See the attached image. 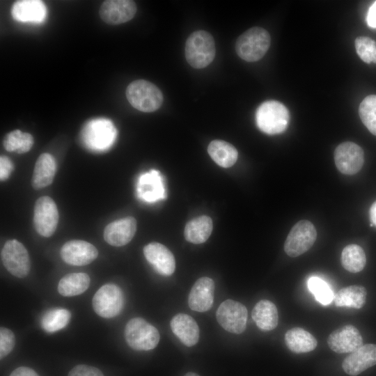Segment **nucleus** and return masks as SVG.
<instances>
[{"mask_svg":"<svg viewBox=\"0 0 376 376\" xmlns=\"http://www.w3.org/2000/svg\"><path fill=\"white\" fill-rule=\"evenodd\" d=\"M215 52L214 40L206 31H194L187 39L185 55L188 63L194 68L207 67L214 60Z\"/></svg>","mask_w":376,"mask_h":376,"instance_id":"nucleus-1","label":"nucleus"},{"mask_svg":"<svg viewBox=\"0 0 376 376\" xmlns=\"http://www.w3.org/2000/svg\"><path fill=\"white\" fill-rule=\"evenodd\" d=\"M256 122L258 128L265 134L270 135L281 134L288 126L290 113L281 102L267 100L257 109Z\"/></svg>","mask_w":376,"mask_h":376,"instance_id":"nucleus-2","label":"nucleus"},{"mask_svg":"<svg viewBox=\"0 0 376 376\" xmlns=\"http://www.w3.org/2000/svg\"><path fill=\"white\" fill-rule=\"evenodd\" d=\"M125 95L134 108L147 113L159 109L164 100L160 89L152 82L144 79L131 82L126 88Z\"/></svg>","mask_w":376,"mask_h":376,"instance_id":"nucleus-3","label":"nucleus"},{"mask_svg":"<svg viewBox=\"0 0 376 376\" xmlns=\"http://www.w3.org/2000/svg\"><path fill=\"white\" fill-rule=\"evenodd\" d=\"M270 42L268 31L262 27L254 26L239 36L235 42V51L242 59L255 62L265 56Z\"/></svg>","mask_w":376,"mask_h":376,"instance_id":"nucleus-4","label":"nucleus"},{"mask_svg":"<svg viewBox=\"0 0 376 376\" xmlns=\"http://www.w3.org/2000/svg\"><path fill=\"white\" fill-rule=\"evenodd\" d=\"M124 334L128 345L139 351L154 349L160 338L157 328L141 318L130 320L125 325Z\"/></svg>","mask_w":376,"mask_h":376,"instance_id":"nucleus-5","label":"nucleus"},{"mask_svg":"<svg viewBox=\"0 0 376 376\" xmlns=\"http://www.w3.org/2000/svg\"><path fill=\"white\" fill-rule=\"evenodd\" d=\"M81 136L88 148L102 151L108 149L113 143L116 136V129L108 119H93L84 127Z\"/></svg>","mask_w":376,"mask_h":376,"instance_id":"nucleus-6","label":"nucleus"},{"mask_svg":"<svg viewBox=\"0 0 376 376\" xmlns=\"http://www.w3.org/2000/svg\"><path fill=\"white\" fill-rule=\"evenodd\" d=\"M94 311L104 318L117 316L124 305L123 294L115 284L107 283L100 287L92 299Z\"/></svg>","mask_w":376,"mask_h":376,"instance_id":"nucleus-7","label":"nucleus"},{"mask_svg":"<svg viewBox=\"0 0 376 376\" xmlns=\"http://www.w3.org/2000/svg\"><path fill=\"white\" fill-rule=\"evenodd\" d=\"M1 258L6 269L17 278L26 277L31 269L29 254L18 240H8L1 251Z\"/></svg>","mask_w":376,"mask_h":376,"instance_id":"nucleus-8","label":"nucleus"},{"mask_svg":"<svg viewBox=\"0 0 376 376\" xmlns=\"http://www.w3.org/2000/svg\"><path fill=\"white\" fill-rule=\"evenodd\" d=\"M316 238L314 225L308 220H301L289 232L284 243V251L290 257H297L307 251Z\"/></svg>","mask_w":376,"mask_h":376,"instance_id":"nucleus-9","label":"nucleus"},{"mask_svg":"<svg viewBox=\"0 0 376 376\" xmlns=\"http://www.w3.org/2000/svg\"><path fill=\"white\" fill-rule=\"evenodd\" d=\"M248 312L239 301L227 299L219 306L216 318L219 324L228 332L240 334L246 329Z\"/></svg>","mask_w":376,"mask_h":376,"instance_id":"nucleus-10","label":"nucleus"},{"mask_svg":"<svg viewBox=\"0 0 376 376\" xmlns=\"http://www.w3.org/2000/svg\"><path fill=\"white\" fill-rule=\"evenodd\" d=\"M58 219L56 204L51 197L42 196L36 201L33 224L38 234L45 237L52 236L57 228Z\"/></svg>","mask_w":376,"mask_h":376,"instance_id":"nucleus-11","label":"nucleus"},{"mask_svg":"<svg viewBox=\"0 0 376 376\" xmlns=\"http://www.w3.org/2000/svg\"><path fill=\"white\" fill-rule=\"evenodd\" d=\"M334 162L340 173L345 175H354L363 166L364 162L363 150L354 142H343L335 149Z\"/></svg>","mask_w":376,"mask_h":376,"instance_id":"nucleus-12","label":"nucleus"},{"mask_svg":"<svg viewBox=\"0 0 376 376\" xmlns=\"http://www.w3.org/2000/svg\"><path fill=\"white\" fill-rule=\"evenodd\" d=\"M63 260L68 265L84 266L91 263L98 256V251L92 244L80 240L65 242L60 251Z\"/></svg>","mask_w":376,"mask_h":376,"instance_id":"nucleus-13","label":"nucleus"},{"mask_svg":"<svg viewBox=\"0 0 376 376\" xmlns=\"http://www.w3.org/2000/svg\"><path fill=\"white\" fill-rule=\"evenodd\" d=\"M136 10V5L134 1L107 0L102 3L99 14L105 23L116 25L131 20Z\"/></svg>","mask_w":376,"mask_h":376,"instance_id":"nucleus-14","label":"nucleus"},{"mask_svg":"<svg viewBox=\"0 0 376 376\" xmlns=\"http://www.w3.org/2000/svg\"><path fill=\"white\" fill-rule=\"evenodd\" d=\"M327 343L329 348L336 353L353 352L363 345V338L354 326L347 324L332 331Z\"/></svg>","mask_w":376,"mask_h":376,"instance_id":"nucleus-15","label":"nucleus"},{"mask_svg":"<svg viewBox=\"0 0 376 376\" xmlns=\"http://www.w3.org/2000/svg\"><path fill=\"white\" fill-rule=\"evenodd\" d=\"M137 196L141 200L154 203L166 198V189L162 175L157 170L140 175L136 185Z\"/></svg>","mask_w":376,"mask_h":376,"instance_id":"nucleus-16","label":"nucleus"},{"mask_svg":"<svg viewBox=\"0 0 376 376\" xmlns=\"http://www.w3.org/2000/svg\"><path fill=\"white\" fill-rule=\"evenodd\" d=\"M147 261L157 272L163 276L171 275L175 269V260L172 252L159 242H150L143 248Z\"/></svg>","mask_w":376,"mask_h":376,"instance_id":"nucleus-17","label":"nucleus"},{"mask_svg":"<svg viewBox=\"0 0 376 376\" xmlns=\"http://www.w3.org/2000/svg\"><path fill=\"white\" fill-rule=\"evenodd\" d=\"M136 231V219L132 217H127L109 224L104 230L103 236L109 244L122 246L132 240Z\"/></svg>","mask_w":376,"mask_h":376,"instance_id":"nucleus-18","label":"nucleus"},{"mask_svg":"<svg viewBox=\"0 0 376 376\" xmlns=\"http://www.w3.org/2000/svg\"><path fill=\"white\" fill-rule=\"evenodd\" d=\"M376 364V345L366 344L351 352L342 363L343 370L349 375L357 376Z\"/></svg>","mask_w":376,"mask_h":376,"instance_id":"nucleus-19","label":"nucleus"},{"mask_svg":"<svg viewBox=\"0 0 376 376\" xmlns=\"http://www.w3.org/2000/svg\"><path fill=\"white\" fill-rule=\"evenodd\" d=\"M214 282L209 277L198 279L188 297L189 308L195 311L205 312L211 308L214 296Z\"/></svg>","mask_w":376,"mask_h":376,"instance_id":"nucleus-20","label":"nucleus"},{"mask_svg":"<svg viewBox=\"0 0 376 376\" xmlns=\"http://www.w3.org/2000/svg\"><path fill=\"white\" fill-rule=\"evenodd\" d=\"M11 13L18 22L39 24L47 17V8L39 0H19L13 3Z\"/></svg>","mask_w":376,"mask_h":376,"instance_id":"nucleus-21","label":"nucleus"},{"mask_svg":"<svg viewBox=\"0 0 376 376\" xmlns=\"http://www.w3.org/2000/svg\"><path fill=\"white\" fill-rule=\"evenodd\" d=\"M173 333L186 346L191 347L199 340V328L195 320L189 315L178 313L170 322Z\"/></svg>","mask_w":376,"mask_h":376,"instance_id":"nucleus-22","label":"nucleus"},{"mask_svg":"<svg viewBox=\"0 0 376 376\" xmlns=\"http://www.w3.org/2000/svg\"><path fill=\"white\" fill-rule=\"evenodd\" d=\"M56 171L54 158L49 153L41 154L35 164L31 185L36 189L45 188L53 182Z\"/></svg>","mask_w":376,"mask_h":376,"instance_id":"nucleus-23","label":"nucleus"},{"mask_svg":"<svg viewBox=\"0 0 376 376\" xmlns=\"http://www.w3.org/2000/svg\"><path fill=\"white\" fill-rule=\"evenodd\" d=\"M251 317L258 327L263 331L273 330L278 325V310L269 300L259 301L252 310Z\"/></svg>","mask_w":376,"mask_h":376,"instance_id":"nucleus-24","label":"nucleus"},{"mask_svg":"<svg viewBox=\"0 0 376 376\" xmlns=\"http://www.w3.org/2000/svg\"><path fill=\"white\" fill-rule=\"evenodd\" d=\"M285 343L290 351L297 354L313 351L318 345L316 338L300 327L288 330L285 334Z\"/></svg>","mask_w":376,"mask_h":376,"instance_id":"nucleus-25","label":"nucleus"},{"mask_svg":"<svg viewBox=\"0 0 376 376\" xmlns=\"http://www.w3.org/2000/svg\"><path fill=\"white\" fill-rule=\"evenodd\" d=\"M212 219L206 215L196 217L185 226L184 235L187 241L194 244L205 242L212 231Z\"/></svg>","mask_w":376,"mask_h":376,"instance_id":"nucleus-26","label":"nucleus"},{"mask_svg":"<svg viewBox=\"0 0 376 376\" xmlns=\"http://www.w3.org/2000/svg\"><path fill=\"white\" fill-rule=\"evenodd\" d=\"M207 152L214 162L223 168L232 166L238 157L235 146L223 140L212 141L208 145Z\"/></svg>","mask_w":376,"mask_h":376,"instance_id":"nucleus-27","label":"nucleus"},{"mask_svg":"<svg viewBox=\"0 0 376 376\" xmlns=\"http://www.w3.org/2000/svg\"><path fill=\"white\" fill-rule=\"evenodd\" d=\"M91 279L84 272L70 273L58 282V291L64 297L77 296L84 292L89 287Z\"/></svg>","mask_w":376,"mask_h":376,"instance_id":"nucleus-28","label":"nucleus"},{"mask_svg":"<svg viewBox=\"0 0 376 376\" xmlns=\"http://www.w3.org/2000/svg\"><path fill=\"white\" fill-rule=\"evenodd\" d=\"M366 296L367 291L363 286L353 285L338 290L334 297V302L338 307L361 308L366 303Z\"/></svg>","mask_w":376,"mask_h":376,"instance_id":"nucleus-29","label":"nucleus"},{"mask_svg":"<svg viewBox=\"0 0 376 376\" xmlns=\"http://www.w3.org/2000/svg\"><path fill=\"white\" fill-rule=\"evenodd\" d=\"M366 263V254L360 246L351 244L343 249L341 264L346 270L352 273L359 272L363 270Z\"/></svg>","mask_w":376,"mask_h":376,"instance_id":"nucleus-30","label":"nucleus"},{"mask_svg":"<svg viewBox=\"0 0 376 376\" xmlns=\"http://www.w3.org/2000/svg\"><path fill=\"white\" fill-rule=\"evenodd\" d=\"M33 142V137L31 134L15 130L5 136L3 146L8 152L15 151L18 154H22L31 150Z\"/></svg>","mask_w":376,"mask_h":376,"instance_id":"nucleus-31","label":"nucleus"},{"mask_svg":"<svg viewBox=\"0 0 376 376\" xmlns=\"http://www.w3.org/2000/svg\"><path fill=\"white\" fill-rule=\"evenodd\" d=\"M70 318V312L67 309H51L43 315L41 319V327L45 331L53 333L66 327Z\"/></svg>","mask_w":376,"mask_h":376,"instance_id":"nucleus-32","label":"nucleus"},{"mask_svg":"<svg viewBox=\"0 0 376 376\" xmlns=\"http://www.w3.org/2000/svg\"><path fill=\"white\" fill-rule=\"evenodd\" d=\"M359 114L363 125L376 136V95H370L363 100Z\"/></svg>","mask_w":376,"mask_h":376,"instance_id":"nucleus-33","label":"nucleus"},{"mask_svg":"<svg viewBox=\"0 0 376 376\" xmlns=\"http://www.w3.org/2000/svg\"><path fill=\"white\" fill-rule=\"evenodd\" d=\"M308 287L316 300L323 305L329 304L334 299L333 292L328 284L318 277H311L308 280Z\"/></svg>","mask_w":376,"mask_h":376,"instance_id":"nucleus-34","label":"nucleus"},{"mask_svg":"<svg viewBox=\"0 0 376 376\" xmlns=\"http://www.w3.org/2000/svg\"><path fill=\"white\" fill-rule=\"evenodd\" d=\"M355 49L360 58L366 63H376V42L369 37L356 38Z\"/></svg>","mask_w":376,"mask_h":376,"instance_id":"nucleus-35","label":"nucleus"},{"mask_svg":"<svg viewBox=\"0 0 376 376\" xmlns=\"http://www.w3.org/2000/svg\"><path fill=\"white\" fill-rule=\"evenodd\" d=\"M15 344L13 332L6 327L0 329V358L2 359L9 354L13 350Z\"/></svg>","mask_w":376,"mask_h":376,"instance_id":"nucleus-36","label":"nucleus"},{"mask_svg":"<svg viewBox=\"0 0 376 376\" xmlns=\"http://www.w3.org/2000/svg\"><path fill=\"white\" fill-rule=\"evenodd\" d=\"M68 376H104L98 368L88 365H77L68 373Z\"/></svg>","mask_w":376,"mask_h":376,"instance_id":"nucleus-37","label":"nucleus"},{"mask_svg":"<svg viewBox=\"0 0 376 376\" xmlns=\"http://www.w3.org/2000/svg\"><path fill=\"white\" fill-rule=\"evenodd\" d=\"M14 169V166L11 160L5 155L0 157V180L4 181L7 180Z\"/></svg>","mask_w":376,"mask_h":376,"instance_id":"nucleus-38","label":"nucleus"},{"mask_svg":"<svg viewBox=\"0 0 376 376\" xmlns=\"http://www.w3.org/2000/svg\"><path fill=\"white\" fill-rule=\"evenodd\" d=\"M9 376H39L32 368L25 366L18 367L15 369Z\"/></svg>","mask_w":376,"mask_h":376,"instance_id":"nucleus-39","label":"nucleus"},{"mask_svg":"<svg viewBox=\"0 0 376 376\" xmlns=\"http://www.w3.org/2000/svg\"><path fill=\"white\" fill-rule=\"evenodd\" d=\"M366 22L371 28H376V1L369 8L367 16Z\"/></svg>","mask_w":376,"mask_h":376,"instance_id":"nucleus-40","label":"nucleus"},{"mask_svg":"<svg viewBox=\"0 0 376 376\" xmlns=\"http://www.w3.org/2000/svg\"><path fill=\"white\" fill-rule=\"evenodd\" d=\"M370 226H376V201L372 204L369 210Z\"/></svg>","mask_w":376,"mask_h":376,"instance_id":"nucleus-41","label":"nucleus"},{"mask_svg":"<svg viewBox=\"0 0 376 376\" xmlns=\"http://www.w3.org/2000/svg\"><path fill=\"white\" fill-rule=\"evenodd\" d=\"M185 376H199V375L195 373L189 372V373H186Z\"/></svg>","mask_w":376,"mask_h":376,"instance_id":"nucleus-42","label":"nucleus"}]
</instances>
